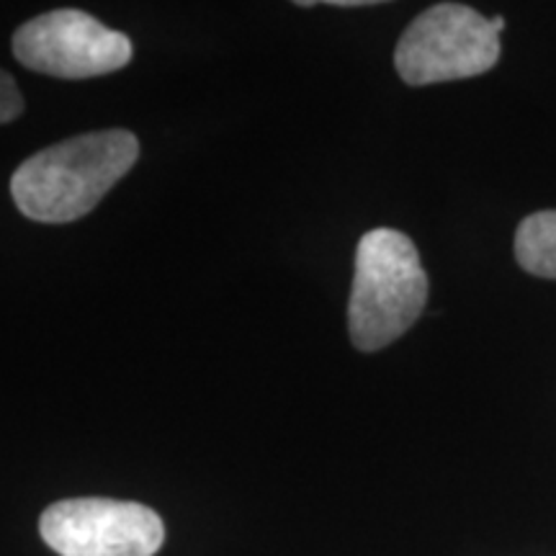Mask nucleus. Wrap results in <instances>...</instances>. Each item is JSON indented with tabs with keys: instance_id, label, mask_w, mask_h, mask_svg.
I'll use <instances>...</instances> for the list:
<instances>
[{
	"instance_id": "2",
	"label": "nucleus",
	"mask_w": 556,
	"mask_h": 556,
	"mask_svg": "<svg viewBox=\"0 0 556 556\" xmlns=\"http://www.w3.org/2000/svg\"><path fill=\"white\" fill-rule=\"evenodd\" d=\"M428 302V274L415 242L397 229H371L358 240L348 302V332L358 351L392 345L417 323Z\"/></svg>"
},
{
	"instance_id": "4",
	"label": "nucleus",
	"mask_w": 556,
	"mask_h": 556,
	"mask_svg": "<svg viewBox=\"0 0 556 556\" xmlns=\"http://www.w3.org/2000/svg\"><path fill=\"white\" fill-rule=\"evenodd\" d=\"M13 54L24 67L52 78L83 80L127 67L135 47L127 34L109 29L78 9L34 16L13 34Z\"/></svg>"
},
{
	"instance_id": "1",
	"label": "nucleus",
	"mask_w": 556,
	"mask_h": 556,
	"mask_svg": "<svg viewBox=\"0 0 556 556\" xmlns=\"http://www.w3.org/2000/svg\"><path fill=\"white\" fill-rule=\"evenodd\" d=\"M139 139L127 129L70 137L18 165L11 197L18 212L45 225L83 219L131 170Z\"/></svg>"
},
{
	"instance_id": "9",
	"label": "nucleus",
	"mask_w": 556,
	"mask_h": 556,
	"mask_svg": "<svg viewBox=\"0 0 556 556\" xmlns=\"http://www.w3.org/2000/svg\"><path fill=\"white\" fill-rule=\"evenodd\" d=\"M490 21H492V29H495L497 34L505 29V18L503 16H495V18H490Z\"/></svg>"
},
{
	"instance_id": "3",
	"label": "nucleus",
	"mask_w": 556,
	"mask_h": 556,
	"mask_svg": "<svg viewBox=\"0 0 556 556\" xmlns=\"http://www.w3.org/2000/svg\"><path fill=\"white\" fill-rule=\"evenodd\" d=\"M500 60L492 21L464 3H438L407 26L394 50V67L407 86L475 78Z\"/></svg>"
},
{
	"instance_id": "7",
	"label": "nucleus",
	"mask_w": 556,
	"mask_h": 556,
	"mask_svg": "<svg viewBox=\"0 0 556 556\" xmlns=\"http://www.w3.org/2000/svg\"><path fill=\"white\" fill-rule=\"evenodd\" d=\"M21 111H24V99H21L16 80L5 70H0V124L18 119Z\"/></svg>"
},
{
	"instance_id": "6",
	"label": "nucleus",
	"mask_w": 556,
	"mask_h": 556,
	"mask_svg": "<svg viewBox=\"0 0 556 556\" xmlns=\"http://www.w3.org/2000/svg\"><path fill=\"white\" fill-rule=\"evenodd\" d=\"M516 258L520 268L539 278H556V208L536 212L518 225Z\"/></svg>"
},
{
	"instance_id": "5",
	"label": "nucleus",
	"mask_w": 556,
	"mask_h": 556,
	"mask_svg": "<svg viewBox=\"0 0 556 556\" xmlns=\"http://www.w3.org/2000/svg\"><path fill=\"white\" fill-rule=\"evenodd\" d=\"M39 533L60 556H155L165 541L152 507L109 497L60 500L41 513Z\"/></svg>"
},
{
	"instance_id": "8",
	"label": "nucleus",
	"mask_w": 556,
	"mask_h": 556,
	"mask_svg": "<svg viewBox=\"0 0 556 556\" xmlns=\"http://www.w3.org/2000/svg\"><path fill=\"white\" fill-rule=\"evenodd\" d=\"M328 5H338V9H353V5H371L366 0H330Z\"/></svg>"
}]
</instances>
